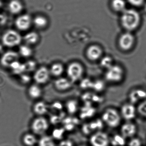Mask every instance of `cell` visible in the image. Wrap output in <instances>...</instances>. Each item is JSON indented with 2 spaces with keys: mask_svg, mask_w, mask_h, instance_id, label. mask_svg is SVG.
<instances>
[{
  "mask_svg": "<svg viewBox=\"0 0 146 146\" xmlns=\"http://www.w3.org/2000/svg\"><path fill=\"white\" fill-rule=\"evenodd\" d=\"M137 126L133 123L128 122L123 124L120 129L121 135L125 138L134 136L137 132Z\"/></svg>",
  "mask_w": 146,
  "mask_h": 146,
  "instance_id": "5bb4252c",
  "label": "cell"
},
{
  "mask_svg": "<svg viewBox=\"0 0 146 146\" xmlns=\"http://www.w3.org/2000/svg\"><path fill=\"white\" fill-rule=\"evenodd\" d=\"M136 109L133 104L126 103L122 106L121 114L123 118L127 121H130L135 117Z\"/></svg>",
  "mask_w": 146,
  "mask_h": 146,
  "instance_id": "7c38bea8",
  "label": "cell"
},
{
  "mask_svg": "<svg viewBox=\"0 0 146 146\" xmlns=\"http://www.w3.org/2000/svg\"><path fill=\"white\" fill-rule=\"evenodd\" d=\"M10 69L11 70L13 73L15 75L20 76L26 72L24 64L20 63L19 60L13 63L10 67Z\"/></svg>",
  "mask_w": 146,
  "mask_h": 146,
  "instance_id": "4316f807",
  "label": "cell"
},
{
  "mask_svg": "<svg viewBox=\"0 0 146 146\" xmlns=\"http://www.w3.org/2000/svg\"><path fill=\"white\" fill-rule=\"evenodd\" d=\"M40 36L38 33L34 31L27 33L23 37V40L26 45H35L39 42Z\"/></svg>",
  "mask_w": 146,
  "mask_h": 146,
  "instance_id": "7402d4cb",
  "label": "cell"
},
{
  "mask_svg": "<svg viewBox=\"0 0 146 146\" xmlns=\"http://www.w3.org/2000/svg\"><path fill=\"white\" fill-rule=\"evenodd\" d=\"M39 146H55L53 138L50 136L43 135L38 141Z\"/></svg>",
  "mask_w": 146,
  "mask_h": 146,
  "instance_id": "f1b7e54d",
  "label": "cell"
},
{
  "mask_svg": "<svg viewBox=\"0 0 146 146\" xmlns=\"http://www.w3.org/2000/svg\"><path fill=\"white\" fill-rule=\"evenodd\" d=\"M51 109L53 111H60L63 108V106L60 102H54L52 104L51 106Z\"/></svg>",
  "mask_w": 146,
  "mask_h": 146,
  "instance_id": "60d3db41",
  "label": "cell"
},
{
  "mask_svg": "<svg viewBox=\"0 0 146 146\" xmlns=\"http://www.w3.org/2000/svg\"><path fill=\"white\" fill-rule=\"evenodd\" d=\"M23 38L18 31L14 30H9L6 31L2 36V44L9 48L14 47L20 45Z\"/></svg>",
  "mask_w": 146,
  "mask_h": 146,
  "instance_id": "3957f363",
  "label": "cell"
},
{
  "mask_svg": "<svg viewBox=\"0 0 146 146\" xmlns=\"http://www.w3.org/2000/svg\"><path fill=\"white\" fill-rule=\"evenodd\" d=\"M111 5L116 11L123 12L125 10V2L124 0H113Z\"/></svg>",
  "mask_w": 146,
  "mask_h": 146,
  "instance_id": "4dcf8cb0",
  "label": "cell"
},
{
  "mask_svg": "<svg viewBox=\"0 0 146 146\" xmlns=\"http://www.w3.org/2000/svg\"><path fill=\"white\" fill-rule=\"evenodd\" d=\"M65 131L64 128H55L52 131V137L56 140H61L64 137Z\"/></svg>",
  "mask_w": 146,
  "mask_h": 146,
  "instance_id": "836d02e7",
  "label": "cell"
},
{
  "mask_svg": "<svg viewBox=\"0 0 146 146\" xmlns=\"http://www.w3.org/2000/svg\"><path fill=\"white\" fill-rule=\"evenodd\" d=\"M49 109V106L43 101L37 102L33 107V111L37 116H44L48 112Z\"/></svg>",
  "mask_w": 146,
  "mask_h": 146,
  "instance_id": "2e32d148",
  "label": "cell"
},
{
  "mask_svg": "<svg viewBox=\"0 0 146 146\" xmlns=\"http://www.w3.org/2000/svg\"><path fill=\"white\" fill-rule=\"evenodd\" d=\"M72 84L68 78L59 77L54 82V87L57 90L63 92L70 89Z\"/></svg>",
  "mask_w": 146,
  "mask_h": 146,
  "instance_id": "9a60e30c",
  "label": "cell"
},
{
  "mask_svg": "<svg viewBox=\"0 0 146 146\" xmlns=\"http://www.w3.org/2000/svg\"><path fill=\"white\" fill-rule=\"evenodd\" d=\"M20 82L23 84H27L31 82L33 77H31L27 72H25L19 76Z\"/></svg>",
  "mask_w": 146,
  "mask_h": 146,
  "instance_id": "74e56055",
  "label": "cell"
},
{
  "mask_svg": "<svg viewBox=\"0 0 146 146\" xmlns=\"http://www.w3.org/2000/svg\"><path fill=\"white\" fill-rule=\"evenodd\" d=\"M129 98L130 103L134 105L141 100L146 98V92L140 89L133 90L130 93Z\"/></svg>",
  "mask_w": 146,
  "mask_h": 146,
  "instance_id": "e0dca14e",
  "label": "cell"
},
{
  "mask_svg": "<svg viewBox=\"0 0 146 146\" xmlns=\"http://www.w3.org/2000/svg\"><path fill=\"white\" fill-rule=\"evenodd\" d=\"M41 85L37 84H34L29 87L28 94L30 98L32 100H38L42 96L43 91Z\"/></svg>",
  "mask_w": 146,
  "mask_h": 146,
  "instance_id": "ac0fdd59",
  "label": "cell"
},
{
  "mask_svg": "<svg viewBox=\"0 0 146 146\" xmlns=\"http://www.w3.org/2000/svg\"><path fill=\"white\" fill-rule=\"evenodd\" d=\"M25 72H30L34 71L36 70V64L35 61L33 60H29L27 62L25 63Z\"/></svg>",
  "mask_w": 146,
  "mask_h": 146,
  "instance_id": "8d00e7d4",
  "label": "cell"
},
{
  "mask_svg": "<svg viewBox=\"0 0 146 146\" xmlns=\"http://www.w3.org/2000/svg\"><path fill=\"white\" fill-rule=\"evenodd\" d=\"M100 64L102 67L107 70L109 69L113 65L112 59L108 56H106L102 58Z\"/></svg>",
  "mask_w": 146,
  "mask_h": 146,
  "instance_id": "e575fe53",
  "label": "cell"
},
{
  "mask_svg": "<svg viewBox=\"0 0 146 146\" xmlns=\"http://www.w3.org/2000/svg\"><path fill=\"white\" fill-rule=\"evenodd\" d=\"M134 43V37L129 32H126L119 38V44L121 49L125 51L129 50Z\"/></svg>",
  "mask_w": 146,
  "mask_h": 146,
  "instance_id": "4fadbf2b",
  "label": "cell"
},
{
  "mask_svg": "<svg viewBox=\"0 0 146 146\" xmlns=\"http://www.w3.org/2000/svg\"><path fill=\"white\" fill-rule=\"evenodd\" d=\"M140 15L133 9L125 10L122 12L121 22L123 27L128 31L135 29L140 23Z\"/></svg>",
  "mask_w": 146,
  "mask_h": 146,
  "instance_id": "6da1fadb",
  "label": "cell"
},
{
  "mask_svg": "<svg viewBox=\"0 0 146 146\" xmlns=\"http://www.w3.org/2000/svg\"></svg>",
  "mask_w": 146,
  "mask_h": 146,
  "instance_id": "7dc6e473",
  "label": "cell"
},
{
  "mask_svg": "<svg viewBox=\"0 0 146 146\" xmlns=\"http://www.w3.org/2000/svg\"><path fill=\"white\" fill-rule=\"evenodd\" d=\"M106 88L105 83L103 81L101 80H97L93 81L92 89L95 92L100 93L102 92Z\"/></svg>",
  "mask_w": 146,
  "mask_h": 146,
  "instance_id": "d6a6232c",
  "label": "cell"
},
{
  "mask_svg": "<svg viewBox=\"0 0 146 146\" xmlns=\"http://www.w3.org/2000/svg\"><path fill=\"white\" fill-rule=\"evenodd\" d=\"M110 142L113 146H124L125 144V138L122 135H114Z\"/></svg>",
  "mask_w": 146,
  "mask_h": 146,
  "instance_id": "1f68e13d",
  "label": "cell"
},
{
  "mask_svg": "<svg viewBox=\"0 0 146 146\" xmlns=\"http://www.w3.org/2000/svg\"><path fill=\"white\" fill-rule=\"evenodd\" d=\"M84 69L82 64L78 62H74L67 66L66 73L68 79L72 83L79 81L83 75Z\"/></svg>",
  "mask_w": 146,
  "mask_h": 146,
  "instance_id": "8992f818",
  "label": "cell"
},
{
  "mask_svg": "<svg viewBox=\"0 0 146 146\" xmlns=\"http://www.w3.org/2000/svg\"><path fill=\"white\" fill-rule=\"evenodd\" d=\"M96 110L92 106V104L85 103V106L82 108L80 117L82 119L90 117L95 113Z\"/></svg>",
  "mask_w": 146,
  "mask_h": 146,
  "instance_id": "d4e9b609",
  "label": "cell"
},
{
  "mask_svg": "<svg viewBox=\"0 0 146 146\" xmlns=\"http://www.w3.org/2000/svg\"><path fill=\"white\" fill-rule=\"evenodd\" d=\"M19 51V55L24 58H30L33 54L32 48L26 44L20 46Z\"/></svg>",
  "mask_w": 146,
  "mask_h": 146,
  "instance_id": "f546056e",
  "label": "cell"
},
{
  "mask_svg": "<svg viewBox=\"0 0 146 146\" xmlns=\"http://www.w3.org/2000/svg\"><path fill=\"white\" fill-rule=\"evenodd\" d=\"M33 24V19L29 14H25L19 16L15 20L16 28L20 31H26L29 29Z\"/></svg>",
  "mask_w": 146,
  "mask_h": 146,
  "instance_id": "30bf717a",
  "label": "cell"
},
{
  "mask_svg": "<svg viewBox=\"0 0 146 146\" xmlns=\"http://www.w3.org/2000/svg\"><path fill=\"white\" fill-rule=\"evenodd\" d=\"M102 120L109 127L116 128L120 123L121 117L119 113L116 109L108 108L102 113Z\"/></svg>",
  "mask_w": 146,
  "mask_h": 146,
  "instance_id": "7a4b0ae2",
  "label": "cell"
},
{
  "mask_svg": "<svg viewBox=\"0 0 146 146\" xmlns=\"http://www.w3.org/2000/svg\"><path fill=\"white\" fill-rule=\"evenodd\" d=\"M103 126L102 120L98 119L90 123L84 124L82 127V131L85 135H89L93 131H99L102 129Z\"/></svg>",
  "mask_w": 146,
  "mask_h": 146,
  "instance_id": "8fae6325",
  "label": "cell"
},
{
  "mask_svg": "<svg viewBox=\"0 0 146 146\" xmlns=\"http://www.w3.org/2000/svg\"><path fill=\"white\" fill-rule=\"evenodd\" d=\"M124 76V72L122 67L117 65H113L107 70L105 78L108 82L112 83L120 82Z\"/></svg>",
  "mask_w": 146,
  "mask_h": 146,
  "instance_id": "277c9868",
  "label": "cell"
},
{
  "mask_svg": "<svg viewBox=\"0 0 146 146\" xmlns=\"http://www.w3.org/2000/svg\"><path fill=\"white\" fill-rule=\"evenodd\" d=\"M2 2H1V1L0 0V9L1 8V7H2Z\"/></svg>",
  "mask_w": 146,
  "mask_h": 146,
  "instance_id": "f6af8a7d",
  "label": "cell"
},
{
  "mask_svg": "<svg viewBox=\"0 0 146 146\" xmlns=\"http://www.w3.org/2000/svg\"><path fill=\"white\" fill-rule=\"evenodd\" d=\"M82 100L85 103H100L103 101V99L101 96L92 93H87L82 96Z\"/></svg>",
  "mask_w": 146,
  "mask_h": 146,
  "instance_id": "44dd1931",
  "label": "cell"
},
{
  "mask_svg": "<svg viewBox=\"0 0 146 146\" xmlns=\"http://www.w3.org/2000/svg\"><path fill=\"white\" fill-rule=\"evenodd\" d=\"M23 5L20 0H11L8 5V10L11 14H19L23 10Z\"/></svg>",
  "mask_w": 146,
  "mask_h": 146,
  "instance_id": "ffe728a7",
  "label": "cell"
},
{
  "mask_svg": "<svg viewBox=\"0 0 146 146\" xmlns=\"http://www.w3.org/2000/svg\"><path fill=\"white\" fill-rule=\"evenodd\" d=\"M51 76L55 77H60L64 71V66L61 63H55L53 64L49 68Z\"/></svg>",
  "mask_w": 146,
  "mask_h": 146,
  "instance_id": "cb8c5ba5",
  "label": "cell"
},
{
  "mask_svg": "<svg viewBox=\"0 0 146 146\" xmlns=\"http://www.w3.org/2000/svg\"><path fill=\"white\" fill-rule=\"evenodd\" d=\"M144 0H128V1L131 5L135 7H140L143 4Z\"/></svg>",
  "mask_w": 146,
  "mask_h": 146,
  "instance_id": "7bdbcfd3",
  "label": "cell"
},
{
  "mask_svg": "<svg viewBox=\"0 0 146 146\" xmlns=\"http://www.w3.org/2000/svg\"><path fill=\"white\" fill-rule=\"evenodd\" d=\"M33 24L36 29H45L48 25L47 18L42 15H38L33 19Z\"/></svg>",
  "mask_w": 146,
  "mask_h": 146,
  "instance_id": "603a6c76",
  "label": "cell"
},
{
  "mask_svg": "<svg viewBox=\"0 0 146 146\" xmlns=\"http://www.w3.org/2000/svg\"><path fill=\"white\" fill-rule=\"evenodd\" d=\"M49 128V122L44 116H37L31 123V130L35 135H43Z\"/></svg>",
  "mask_w": 146,
  "mask_h": 146,
  "instance_id": "5b68a950",
  "label": "cell"
},
{
  "mask_svg": "<svg viewBox=\"0 0 146 146\" xmlns=\"http://www.w3.org/2000/svg\"><path fill=\"white\" fill-rule=\"evenodd\" d=\"M23 142L26 146H34L38 142L35 135L33 133H27L24 135Z\"/></svg>",
  "mask_w": 146,
  "mask_h": 146,
  "instance_id": "484cf974",
  "label": "cell"
},
{
  "mask_svg": "<svg viewBox=\"0 0 146 146\" xmlns=\"http://www.w3.org/2000/svg\"><path fill=\"white\" fill-rule=\"evenodd\" d=\"M138 113L143 117H146V101L139 104L137 108Z\"/></svg>",
  "mask_w": 146,
  "mask_h": 146,
  "instance_id": "f35d334b",
  "label": "cell"
},
{
  "mask_svg": "<svg viewBox=\"0 0 146 146\" xmlns=\"http://www.w3.org/2000/svg\"><path fill=\"white\" fill-rule=\"evenodd\" d=\"M141 143L140 139L137 138H134L131 139L129 143V146H141Z\"/></svg>",
  "mask_w": 146,
  "mask_h": 146,
  "instance_id": "b9f144b4",
  "label": "cell"
},
{
  "mask_svg": "<svg viewBox=\"0 0 146 146\" xmlns=\"http://www.w3.org/2000/svg\"><path fill=\"white\" fill-rule=\"evenodd\" d=\"M144 9H145V11L146 12V4H145V7H144Z\"/></svg>",
  "mask_w": 146,
  "mask_h": 146,
  "instance_id": "bcb514c9",
  "label": "cell"
},
{
  "mask_svg": "<svg viewBox=\"0 0 146 146\" xmlns=\"http://www.w3.org/2000/svg\"><path fill=\"white\" fill-rule=\"evenodd\" d=\"M19 53L15 51L6 52L0 59V64L3 67L10 68L13 63L19 60Z\"/></svg>",
  "mask_w": 146,
  "mask_h": 146,
  "instance_id": "9c48e42d",
  "label": "cell"
},
{
  "mask_svg": "<svg viewBox=\"0 0 146 146\" xmlns=\"http://www.w3.org/2000/svg\"><path fill=\"white\" fill-rule=\"evenodd\" d=\"M59 146H73V144L72 142L70 140H64L60 142Z\"/></svg>",
  "mask_w": 146,
  "mask_h": 146,
  "instance_id": "ee69618b",
  "label": "cell"
},
{
  "mask_svg": "<svg viewBox=\"0 0 146 146\" xmlns=\"http://www.w3.org/2000/svg\"><path fill=\"white\" fill-rule=\"evenodd\" d=\"M60 117H62V115H54L52 116L50 118V122L51 123L54 125H57L62 122L63 119Z\"/></svg>",
  "mask_w": 146,
  "mask_h": 146,
  "instance_id": "ab89813d",
  "label": "cell"
},
{
  "mask_svg": "<svg viewBox=\"0 0 146 146\" xmlns=\"http://www.w3.org/2000/svg\"><path fill=\"white\" fill-rule=\"evenodd\" d=\"M102 54L101 49L98 46L93 45L87 49L86 52L88 59L91 61H96L99 59Z\"/></svg>",
  "mask_w": 146,
  "mask_h": 146,
  "instance_id": "d6986e66",
  "label": "cell"
},
{
  "mask_svg": "<svg viewBox=\"0 0 146 146\" xmlns=\"http://www.w3.org/2000/svg\"><path fill=\"white\" fill-rule=\"evenodd\" d=\"M49 69L45 66H42L34 72L33 79L35 83L40 85L46 84L49 82L51 77Z\"/></svg>",
  "mask_w": 146,
  "mask_h": 146,
  "instance_id": "52a82bcc",
  "label": "cell"
},
{
  "mask_svg": "<svg viewBox=\"0 0 146 146\" xmlns=\"http://www.w3.org/2000/svg\"><path fill=\"white\" fill-rule=\"evenodd\" d=\"M93 81L88 78H85L81 81L80 87L82 89L87 90L92 89Z\"/></svg>",
  "mask_w": 146,
  "mask_h": 146,
  "instance_id": "d590c367",
  "label": "cell"
},
{
  "mask_svg": "<svg viewBox=\"0 0 146 146\" xmlns=\"http://www.w3.org/2000/svg\"><path fill=\"white\" fill-rule=\"evenodd\" d=\"M66 108L67 112L69 114H74L78 110V102L76 100H68L66 104Z\"/></svg>",
  "mask_w": 146,
  "mask_h": 146,
  "instance_id": "83f0119b",
  "label": "cell"
},
{
  "mask_svg": "<svg viewBox=\"0 0 146 146\" xmlns=\"http://www.w3.org/2000/svg\"><path fill=\"white\" fill-rule=\"evenodd\" d=\"M90 141L92 146H108L110 141L106 133L98 131L91 135Z\"/></svg>",
  "mask_w": 146,
  "mask_h": 146,
  "instance_id": "ba28073f",
  "label": "cell"
}]
</instances>
